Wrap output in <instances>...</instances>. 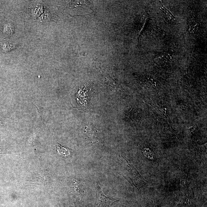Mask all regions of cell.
Masks as SVG:
<instances>
[{
  "mask_svg": "<svg viewBox=\"0 0 207 207\" xmlns=\"http://www.w3.org/2000/svg\"><path fill=\"white\" fill-rule=\"evenodd\" d=\"M121 165L123 168L122 175L125 178L132 186H134L137 189L147 184V182L141 176L138 172L133 166L129 163L126 159H123Z\"/></svg>",
  "mask_w": 207,
  "mask_h": 207,
  "instance_id": "6da1fadb",
  "label": "cell"
},
{
  "mask_svg": "<svg viewBox=\"0 0 207 207\" xmlns=\"http://www.w3.org/2000/svg\"><path fill=\"white\" fill-rule=\"evenodd\" d=\"M96 198L94 207H110L118 201L115 199L110 198L105 195L100 186L97 184L96 187Z\"/></svg>",
  "mask_w": 207,
  "mask_h": 207,
  "instance_id": "7a4b0ae2",
  "label": "cell"
},
{
  "mask_svg": "<svg viewBox=\"0 0 207 207\" xmlns=\"http://www.w3.org/2000/svg\"><path fill=\"white\" fill-rule=\"evenodd\" d=\"M45 9L41 4H36L33 6L31 8V13L33 18L39 17L45 11Z\"/></svg>",
  "mask_w": 207,
  "mask_h": 207,
  "instance_id": "3957f363",
  "label": "cell"
},
{
  "mask_svg": "<svg viewBox=\"0 0 207 207\" xmlns=\"http://www.w3.org/2000/svg\"><path fill=\"white\" fill-rule=\"evenodd\" d=\"M53 18L51 13L46 9L40 17V20L41 23H45L53 20Z\"/></svg>",
  "mask_w": 207,
  "mask_h": 207,
  "instance_id": "277c9868",
  "label": "cell"
},
{
  "mask_svg": "<svg viewBox=\"0 0 207 207\" xmlns=\"http://www.w3.org/2000/svg\"><path fill=\"white\" fill-rule=\"evenodd\" d=\"M56 148L57 152L60 154L67 156V155H70V151L68 149L66 148L62 145L59 144L58 143L55 145Z\"/></svg>",
  "mask_w": 207,
  "mask_h": 207,
  "instance_id": "5b68a950",
  "label": "cell"
},
{
  "mask_svg": "<svg viewBox=\"0 0 207 207\" xmlns=\"http://www.w3.org/2000/svg\"><path fill=\"white\" fill-rule=\"evenodd\" d=\"M4 32L6 34L10 35L13 34L14 32V27L13 24L9 23L4 26Z\"/></svg>",
  "mask_w": 207,
  "mask_h": 207,
  "instance_id": "8992f818",
  "label": "cell"
},
{
  "mask_svg": "<svg viewBox=\"0 0 207 207\" xmlns=\"http://www.w3.org/2000/svg\"><path fill=\"white\" fill-rule=\"evenodd\" d=\"M17 46V44L9 43H2V47L3 50L5 51H9L10 50L14 49Z\"/></svg>",
  "mask_w": 207,
  "mask_h": 207,
  "instance_id": "52a82bcc",
  "label": "cell"
},
{
  "mask_svg": "<svg viewBox=\"0 0 207 207\" xmlns=\"http://www.w3.org/2000/svg\"><path fill=\"white\" fill-rule=\"evenodd\" d=\"M36 107L37 109L38 113H39L40 116L43 119V116L45 115L46 113V110L45 109L43 108L40 107L39 106H36Z\"/></svg>",
  "mask_w": 207,
  "mask_h": 207,
  "instance_id": "ba28073f",
  "label": "cell"
},
{
  "mask_svg": "<svg viewBox=\"0 0 207 207\" xmlns=\"http://www.w3.org/2000/svg\"><path fill=\"white\" fill-rule=\"evenodd\" d=\"M161 9H162V10L164 11V13H165V15L169 19L172 20L173 19H175L174 17L173 16V15L169 11H168V10L165 9V7L162 6Z\"/></svg>",
  "mask_w": 207,
  "mask_h": 207,
  "instance_id": "9c48e42d",
  "label": "cell"
},
{
  "mask_svg": "<svg viewBox=\"0 0 207 207\" xmlns=\"http://www.w3.org/2000/svg\"><path fill=\"white\" fill-rule=\"evenodd\" d=\"M6 153V151L5 150V149L2 146L0 145V154H5Z\"/></svg>",
  "mask_w": 207,
  "mask_h": 207,
  "instance_id": "30bf717a",
  "label": "cell"
},
{
  "mask_svg": "<svg viewBox=\"0 0 207 207\" xmlns=\"http://www.w3.org/2000/svg\"><path fill=\"white\" fill-rule=\"evenodd\" d=\"M4 124L2 122L0 121V126H4Z\"/></svg>",
  "mask_w": 207,
  "mask_h": 207,
  "instance_id": "8fae6325",
  "label": "cell"
}]
</instances>
